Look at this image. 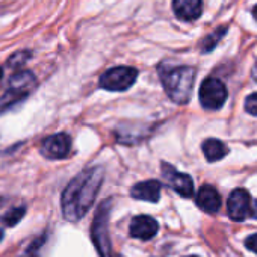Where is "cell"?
<instances>
[{
    "mask_svg": "<svg viewBox=\"0 0 257 257\" xmlns=\"http://www.w3.org/2000/svg\"><path fill=\"white\" fill-rule=\"evenodd\" d=\"M245 110L254 116H257V92L251 94L245 100Z\"/></svg>",
    "mask_w": 257,
    "mask_h": 257,
    "instance_id": "obj_19",
    "label": "cell"
},
{
    "mask_svg": "<svg viewBox=\"0 0 257 257\" xmlns=\"http://www.w3.org/2000/svg\"><path fill=\"white\" fill-rule=\"evenodd\" d=\"M37 86V77L32 74V71H20L14 74L7 89L0 94V115L16 106L17 103L23 101Z\"/></svg>",
    "mask_w": 257,
    "mask_h": 257,
    "instance_id": "obj_3",
    "label": "cell"
},
{
    "mask_svg": "<svg viewBox=\"0 0 257 257\" xmlns=\"http://www.w3.org/2000/svg\"><path fill=\"white\" fill-rule=\"evenodd\" d=\"M252 76H254V79L257 80V65L254 67V71H252Z\"/></svg>",
    "mask_w": 257,
    "mask_h": 257,
    "instance_id": "obj_22",
    "label": "cell"
},
{
    "mask_svg": "<svg viewBox=\"0 0 257 257\" xmlns=\"http://www.w3.org/2000/svg\"><path fill=\"white\" fill-rule=\"evenodd\" d=\"M173 11L183 22H194L203 13V0H173Z\"/></svg>",
    "mask_w": 257,
    "mask_h": 257,
    "instance_id": "obj_11",
    "label": "cell"
},
{
    "mask_svg": "<svg viewBox=\"0 0 257 257\" xmlns=\"http://www.w3.org/2000/svg\"><path fill=\"white\" fill-rule=\"evenodd\" d=\"M251 197L245 189H234L227 201L228 215L233 221H243L249 215Z\"/></svg>",
    "mask_w": 257,
    "mask_h": 257,
    "instance_id": "obj_9",
    "label": "cell"
},
{
    "mask_svg": "<svg viewBox=\"0 0 257 257\" xmlns=\"http://www.w3.org/2000/svg\"><path fill=\"white\" fill-rule=\"evenodd\" d=\"M203 153L209 162H216V161H221L228 153V149L222 141L210 138L203 143Z\"/></svg>",
    "mask_w": 257,
    "mask_h": 257,
    "instance_id": "obj_14",
    "label": "cell"
},
{
    "mask_svg": "<svg viewBox=\"0 0 257 257\" xmlns=\"http://www.w3.org/2000/svg\"><path fill=\"white\" fill-rule=\"evenodd\" d=\"M249 215L257 219V200L251 203V206H249Z\"/></svg>",
    "mask_w": 257,
    "mask_h": 257,
    "instance_id": "obj_21",
    "label": "cell"
},
{
    "mask_svg": "<svg viewBox=\"0 0 257 257\" xmlns=\"http://www.w3.org/2000/svg\"><path fill=\"white\" fill-rule=\"evenodd\" d=\"M44 242H46V236H40L38 239H35V240L28 246V249L23 252V255H22V257H38L40 249L43 248Z\"/></svg>",
    "mask_w": 257,
    "mask_h": 257,
    "instance_id": "obj_17",
    "label": "cell"
},
{
    "mask_svg": "<svg viewBox=\"0 0 257 257\" xmlns=\"http://www.w3.org/2000/svg\"><path fill=\"white\" fill-rule=\"evenodd\" d=\"M161 189L162 185L158 180H147V182H140L137 183L132 191L131 195L135 200H143V201H150V203H158L161 198Z\"/></svg>",
    "mask_w": 257,
    "mask_h": 257,
    "instance_id": "obj_13",
    "label": "cell"
},
{
    "mask_svg": "<svg viewBox=\"0 0 257 257\" xmlns=\"http://www.w3.org/2000/svg\"><path fill=\"white\" fill-rule=\"evenodd\" d=\"M158 230H159V225L156 219L147 215L135 216L131 224V236L135 239H141V240L152 239L153 236H156Z\"/></svg>",
    "mask_w": 257,
    "mask_h": 257,
    "instance_id": "obj_10",
    "label": "cell"
},
{
    "mask_svg": "<svg viewBox=\"0 0 257 257\" xmlns=\"http://www.w3.org/2000/svg\"><path fill=\"white\" fill-rule=\"evenodd\" d=\"M189 257H197V255H189Z\"/></svg>",
    "mask_w": 257,
    "mask_h": 257,
    "instance_id": "obj_27",
    "label": "cell"
},
{
    "mask_svg": "<svg viewBox=\"0 0 257 257\" xmlns=\"http://www.w3.org/2000/svg\"><path fill=\"white\" fill-rule=\"evenodd\" d=\"M25 213H26V207L25 206L13 207L2 218H0V221H2V224L7 225V227H14L16 224H19L22 221V218L25 216Z\"/></svg>",
    "mask_w": 257,
    "mask_h": 257,
    "instance_id": "obj_15",
    "label": "cell"
},
{
    "mask_svg": "<svg viewBox=\"0 0 257 257\" xmlns=\"http://www.w3.org/2000/svg\"><path fill=\"white\" fill-rule=\"evenodd\" d=\"M245 245H246L248 249H251V251H254V252L257 254V234L249 236V237L245 240Z\"/></svg>",
    "mask_w": 257,
    "mask_h": 257,
    "instance_id": "obj_20",
    "label": "cell"
},
{
    "mask_svg": "<svg viewBox=\"0 0 257 257\" xmlns=\"http://www.w3.org/2000/svg\"><path fill=\"white\" fill-rule=\"evenodd\" d=\"M200 103L206 110H218L227 100V88L216 77H207L200 88Z\"/></svg>",
    "mask_w": 257,
    "mask_h": 257,
    "instance_id": "obj_6",
    "label": "cell"
},
{
    "mask_svg": "<svg viewBox=\"0 0 257 257\" xmlns=\"http://www.w3.org/2000/svg\"><path fill=\"white\" fill-rule=\"evenodd\" d=\"M2 239H4V230L0 228V240H2Z\"/></svg>",
    "mask_w": 257,
    "mask_h": 257,
    "instance_id": "obj_24",
    "label": "cell"
},
{
    "mask_svg": "<svg viewBox=\"0 0 257 257\" xmlns=\"http://www.w3.org/2000/svg\"><path fill=\"white\" fill-rule=\"evenodd\" d=\"M2 76H4V70L0 68V80H2Z\"/></svg>",
    "mask_w": 257,
    "mask_h": 257,
    "instance_id": "obj_25",
    "label": "cell"
},
{
    "mask_svg": "<svg viewBox=\"0 0 257 257\" xmlns=\"http://www.w3.org/2000/svg\"><path fill=\"white\" fill-rule=\"evenodd\" d=\"M31 58V53L29 52H19V53H16L14 56H11L10 58V61H8V67H20L22 64H25L28 59Z\"/></svg>",
    "mask_w": 257,
    "mask_h": 257,
    "instance_id": "obj_18",
    "label": "cell"
},
{
    "mask_svg": "<svg viewBox=\"0 0 257 257\" xmlns=\"http://www.w3.org/2000/svg\"><path fill=\"white\" fill-rule=\"evenodd\" d=\"M225 34H227V28H224V26L218 28L213 34H210V35H207V37L204 38V41L201 43V50H203L204 53L212 52V50L216 47V44L219 43V40H221Z\"/></svg>",
    "mask_w": 257,
    "mask_h": 257,
    "instance_id": "obj_16",
    "label": "cell"
},
{
    "mask_svg": "<svg viewBox=\"0 0 257 257\" xmlns=\"http://www.w3.org/2000/svg\"><path fill=\"white\" fill-rule=\"evenodd\" d=\"M71 150V138L67 134H56L41 143V155L47 159H64Z\"/></svg>",
    "mask_w": 257,
    "mask_h": 257,
    "instance_id": "obj_8",
    "label": "cell"
},
{
    "mask_svg": "<svg viewBox=\"0 0 257 257\" xmlns=\"http://www.w3.org/2000/svg\"><path fill=\"white\" fill-rule=\"evenodd\" d=\"M159 73L167 95L177 104H186L192 94L195 82V68L188 65L168 68L161 67Z\"/></svg>",
    "mask_w": 257,
    "mask_h": 257,
    "instance_id": "obj_2",
    "label": "cell"
},
{
    "mask_svg": "<svg viewBox=\"0 0 257 257\" xmlns=\"http://www.w3.org/2000/svg\"><path fill=\"white\" fill-rule=\"evenodd\" d=\"M138 77V70L134 67H115L107 70L100 77V86L107 91H125Z\"/></svg>",
    "mask_w": 257,
    "mask_h": 257,
    "instance_id": "obj_5",
    "label": "cell"
},
{
    "mask_svg": "<svg viewBox=\"0 0 257 257\" xmlns=\"http://www.w3.org/2000/svg\"><path fill=\"white\" fill-rule=\"evenodd\" d=\"M112 201L106 200L100 204L97 215L92 221L91 236L92 242L100 254V257H112V245L109 236V213H110Z\"/></svg>",
    "mask_w": 257,
    "mask_h": 257,
    "instance_id": "obj_4",
    "label": "cell"
},
{
    "mask_svg": "<svg viewBox=\"0 0 257 257\" xmlns=\"http://www.w3.org/2000/svg\"><path fill=\"white\" fill-rule=\"evenodd\" d=\"M162 176L168 182V185L183 198H189L194 195V182L191 176L179 173L170 164H162Z\"/></svg>",
    "mask_w": 257,
    "mask_h": 257,
    "instance_id": "obj_7",
    "label": "cell"
},
{
    "mask_svg": "<svg viewBox=\"0 0 257 257\" xmlns=\"http://www.w3.org/2000/svg\"><path fill=\"white\" fill-rule=\"evenodd\" d=\"M252 13H254V17H255V20H257V5L254 7V11H252Z\"/></svg>",
    "mask_w": 257,
    "mask_h": 257,
    "instance_id": "obj_23",
    "label": "cell"
},
{
    "mask_svg": "<svg viewBox=\"0 0 257 257\" xmlns=\"http://www.w3.org/2000/svg\"><path fill=\"white\" fill-rule=\"evenodd\" d=\"M4 204V198H0V206H2Z\"/></svg>",
    "mask_w": 257,
    "mask_h": 257,
    "instance_id": "obj_26",
    "label": "cell"
},
{
    "mask_svg": "<svg viewBox=\"0 0 257 257\" xmlns=\"http://www.w3.org/2000/svg\"><path fill=\"white\" fill-rule=\"evenodd\" d=\"M103 177L101 167H91L79 173L67 185L61 198L62 215L67 221L76 222L88 213L98 195Z\"/></svg>",
    "mask_w": 257,
    "mask_h": 257,
    "instance_id": "obj_1",
    "label": "cell"
},
{
    "mask_svg": "<svg viewBox=\"0 0 257 257\" xmlns=\"http://www.w3.org/2000/svg\"><path fill=\"white\" fill-rule=\"evenodd\" d=\"M221 195L218 194V191L210 186V185H204L200 188L198 194H197V206L207 212V213H216L221 209Z\"/></svg>",
    "mask_w": 257,
    "mask_h": 257,
    "instance_id": "obj_12",
    "label": "cell"
}]
</instances>
